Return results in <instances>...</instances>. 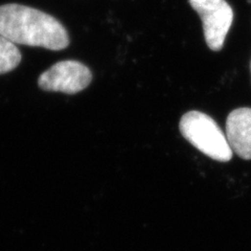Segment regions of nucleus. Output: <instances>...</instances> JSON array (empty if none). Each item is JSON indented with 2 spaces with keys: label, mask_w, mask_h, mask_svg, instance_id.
<instances>
[{
  "label": "nucleus",
  "mask_w": 251,
  "mask_h": 251,
  "mask_svg": "<svg viewBox=\"0 0 251 251\" xmlns=\"http://www.w3.org/2000/svg\"><path fill=\"white\" fill-rule=\"evenodd\" d=\"M233 10L225 0L219 6L200 15L204 38L211 50L223 49L227 33L233 22Z\"/></svg>",
  "instance_id": "obj_4"
},
{
  "label": "nucleus",
  "mask_w": 251,
  "mask_h": 251,
  "mask_svg": "<svg viewBox=\"0 0 251 251\" xmlns=\"http://www.w3.org/2000/svg\"><path fill=\"white\" fill-rule=\"evenodd\" d=\"M225 135L233 153L251 159V108H238L229 113Z\"/></svg>",
  "instance_id": "obj_5"
},
{
  "label": "nucleus",
  "mask_w": 251,
  "mask_h": 251,
  "mask_svg": "<svg viewBox=\"0 0 251 251\" xmlns=\"http://www.w3.org/2000/svg\"><path fill=\"white\" fill-rule=\"evenodd\" d=\"M250 66H251V64H250ZM250 68H251V67H250Z\"/></svg>",
  "instance_id": "obj_8"
},
{
  "label": "nucleus",
  "mask_w": 251,
  "mask_h": 251,
  "mask_svg": "<svg viewBox=\"0 0 251 251\" xmlns=\"http://www.w3.org/2000/svg\"><path fill=\"white\" fill-rule=\"evenodd\" d=\"M224 0H188L193 9L200 15L219 6Z\"/></svg>",
  "instance_id": "obj_7"
},
{
  "label": "nucleus",
  "mask_w": 251,
  "mask_h": 251,
  "mask_svg": "<svg viewBox=\"0 0 251 251\" xmlns=\"http://www.w3.org/2000/svg\"><path fill=\"white\" fill-rule=\"evenodd\" d=\"M21 59V52L16 44L0 35V75L17 68Z\"/></svg>",
  "instance_id": "obj_6"
},
{
  "label": "nucleus",
  "mask_w": 251,
  "mask_h": 251,
  "mask_svg": "<svg viewBox=\"0 0 251 251\" xmlns=\"http://www.w3.org/2000/svg\"><path fill=\"white\" fill-rule=\"evenodd\" d=\"M0 35L15 44L50 50L69 45L66 28L53 16L17 3L0 6Z\"/></svg>",
  "instance_id": "obj_1"
},
{
  "label": "nucleus",
  "mask_w": 251,
  "mask_h": 251,
  "mask_svg": "<svg viewBox=\"0 0 251 251\" xmlns=\"http://www.w3.org/2000/svg\"><path fill=\"white\" fill-rule=\"evenodd\" d=\"M92 80L90 69L75 60L60 61L39 76L42 90L75 94L88 87Z\"/></svg>",
  "instance_id": "obj_3"
},
{
  "label": "nucleus",
  "mask_w": 251,
  "mask_h": 251,
  "mask_svg": "<svg viewBox=\"0 0 251 251\" xmlns=\"http://www.w3.org/2000/svg\"><path fill=\"white\" fill-rule=\"evenodd\" d=\"M179 129L188 143L209 158L220 162L232 158L233 152L226 135L209 115L200 111L187 112L181 117Z\"/></svg>",
  "instance_id": "obj_2"
}]
</instances>
